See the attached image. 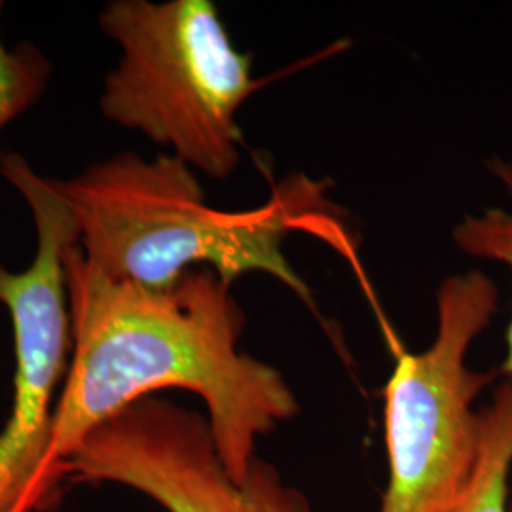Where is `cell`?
Returning a JSON list of instances; mask_svg holds the SVG:
<instances>
[{
	"mask_svg": "<svg viewBox=\"0 0 512 512\" xmlns=\"http://www.w3.org/2000/svg\"><path fill=\"white\" fill-rule=\"evenodd\" d=\"M65 274L71 359L40 475L48 511L59 503L63 465L80 442L158 391L183 389L202 399L220 459L236 480L258 458V439L300 412L283 374L239 349L245 313L213 270L145 289L97 272L74 243L65 251Z\"/></svg>",
	"mask_w": 512,
	"mask_h": 512,
	"instance_id": "obj_1",
	"label": "cell"
},
{
	"mask_svg": "<svg viewBox=\"0 0 512 512\" xmlns=\"http://www.w3.org/2000/svg\"><path fill=\"white\" fill-rule=\"evenodd\" d=\"M54 184L76 220L80 251L112 281L167 289L186 272L209 268L230 285L241 275H270L311 300L283 241L329 219L319 181L293 175L264 205L222 211L205 202L196 171L177 156L122 152Z\"/></svg>",
	"mask_w": 512,
	"mask_h": 512,
	"instance_id": "obj_2",
	"label": "cell"
},
{
	"mask_svg": "<svg viewBox=\"0 0 512 512\" xmlns=\"http://www.w3.org/2000/svg\"><path fill=\"white\" fill-rule=\"evenodd\" d=\"M99 29L118 44L99 107L105 120L224 181L241 160L238 112L258 82L211 0H112Z\"/></svg>",
	"mask_w": 512,
	"mask_h": 512,
	"instance_id": "obj_3",
	"label": "cell"
},
{
	"mask_svg": "<svg viewBox=\"0 0 512 512\" xmlns=\"http://www.w3.org/2000/svg\"><path fill=\"white\" fill-rule=\"evenodd\" d=\"M499 308L492 277H446L429 348L397 353L384 389L387 486L378 512H452L475 475L482 440L476 399L497 372L467 365Z\"/></svg>",
	"mask_w": 512,
	"mask_h": 512,
	"instance_id": "obj_4",
	"label": "cell"
},
{
	"mask_svg": "<svg viewBox=\"0 0 512 512\" xmlns=\"http://www.w3.org/2000/svg\"><path fill=\"white\" fill-rule=\"evenodd\" d=\"M65 484H118L165 512H313L308 497L256 458L236 480L207 416L152 395L95 427L63 465Z\"/></svg>",
	"mask_w": 512,
	"mask_h": 512,
	"instance_id": "obj_5",
	"label": "cell"
},
{
	"mask_svg": "<svg viewBox=\"0 0 512 512\" xmlns=\"http://www.w3.org/2000/svg\"><path fill=\"white\" fill-rule=\"evenodd\" d=\"M480 416L482 440L475 475L452 512H511L512 384L499 385Z\"/></svg>",
	"mask_w": 512,
	"mask_h": 512,
	"instance_id": "obj_6",
	"label": "cell"
},
{
	"mask_svg": "<svg viewBox=\"0 0 512 512\" xmlns=\"http://www.w3.org/2000/svg\"><path fill=\"white\" fill-rule=\"evenodd\" d=\"M486 167L512 196L511 162L492 158ZM452 239L463 255L505 264L512 270V211L490 207L478 215H467L452 230ZM499 372L505 376V382L512 384V317L507 329V353Z\"/></svg>",
	"mask_w": 512,
	"mask_h": 512,
	"instance_id": "obj_7",
	"label": "cell"
},
{
	"mask_svg": "<svg viewBox=\"0 0 512 512\" xmlns=\"http://www.w3.org/2000/svg\"><path fill=\"white\" fill-rule=\"evenodd\" d=\"M50 74V61L35 44L21 42L8 48L0 35V131L37 103Z\"/></svg>",
	"mask_w": 512,
	"mask_h": 512,
	"instance_id": "obj_8",
	"label": "cell"
},
{
	"mask_svg": "<svg viewBox=\"0 0 512 512\" xmlns=\"http://www.w3.org/2000/svg\"><path fill=\"white\" fill-rule=\"evenodd\" d=\"M511 512H512V501H511Z\"/></svg>",
	"mask_w": 512,
	"mask_h": 512,
	"instance_id": "obj_9",
	"label": "cell"
}]
</instances>
